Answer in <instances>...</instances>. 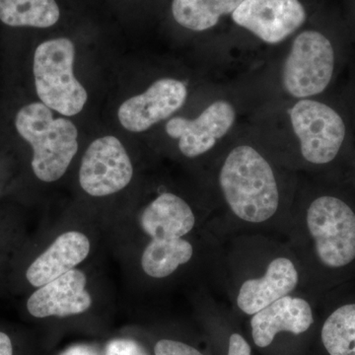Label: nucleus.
I'll use <instances>...</instances> for the list:
<instances>
[{
    "instance_id": "nucleus-4",
    "label": "nucleus",
    "mask_w": 355,
    "mask_h": 355,
    "mask_svg": "<svg viewBox=\"0 0 355 355\" xmlns=\"http://www.w3.org/2000/svg\"><path fill=\"white\" fill-rule=\"evenodd\" d=\"M304 227L317 260L326 268H343L355 260V214L340 198L313 200L305 210Z\"/></svg>"
},
{
    "instance_id": "nucleus-18",
    "label": "nucleus",
    "mask_w": 355,
    "mask_h": 355,
    "mask_svg": "<svg viewBox=\"0 0 355 355\" xmlns=\"http://www.w3.org/2000/svg\"><path fill=\"white\" fill-rule=\"evenodd\" d=\"M55 0H0V20L11 27H51L60 19Z\"/></svg>"
},
{
    "instance_id": "nucleus-1",
    "label": "nucleus",
    "mask_w": 355,
    "mask_h": 355,
    "mask_svg": "<svg viewBox=\"0 0 355 355\" xmlns=\"http://www.w3.org/2000/svg\"><path fill=\"white\" fill-rule=\"evenodd\" d=\"M217 180L226 209L243 224L263 225L275 220L284 207L277 166L253 144L233 146L222 160Z\"/></svg>"
},
{
    "instance_id": "nucleus-13",
    "label": "nucleus",
    "mask_w": 355,
    "mask_h": 355,
    "mask_svg": "<svg viewBox=\"0 0 355 355\" xmlns=\"http://www.w3.org/2000/svg\"><path fill=\"white\" fill-rule=\"evenodd\" d=\"M314 323L312 307L306 299L289 295L259 311L251 319L252 336L261 349L270 347L279 333L301 335Z\"/></svg>"
},
{
    "instance_id": "nucleus-7",
    "label": "nucleus",
    "mask_w": 355,
    "mask_h": 355,
    "mask_svg": "<svg viewBox=\"0 0 355 355\" xmlns=\"http://www.w3.org/2000/svg\"><path fill=\"white\" fill-rule=\"evenodd\" d=\"M133 168L130 156L116 137L94 140L84 153L79 183L92 197H107L118 193L132 181Z\"/></svg>"
},
{
    "instance_id": "nucleus-9",
    "label": "nucleus",
    "mask_w": 355,
    "mask_h": 355,
    "mask_svg": "<svg viewBox=\"0 0 355 355\" xmlns=\"http://www.w3.org/2000/svg\"><path fill=\"white\" fill-rule=\"evenodd\" d=\"M231 15L236 25L270 44L289 38L307 18L300 0H243Z\"/></svg>"
},
{
    "instance_id": "nucleus-2",
    "label": "nucleus",
    "mask_w": 355,
    "mask_h": 355,
    "mask_svg": "<svg viewBox=\"0 0 355 355\" xmlns=\"http://www.w3.org/2000/svg\"><path fill=\"white\" fill-rule=\"evenodd\" d=\"M18 133L33 147L34 174L46 183L58 181L78 150V132L67 119H53L43 103H32L16 114Z\"/></svg>"
},
{
    "instance_id": "nucleus-20",
    "label": "nucleus",
    "mask_w": 355,
    "mask_h": 355,
    "mask_svg": "<svg viewBox=\"0 0 355 355\" xmlns=\"http://www.w3.org/2000/svg\"><path fill=\"white\" fill-rule=\"evenodd\" d=\"M153 350L154 355H205L188 343L170 338L158 340Z\"/></svg>"
},
{
    "instance_id": "nucleus-19",
    "label": "nucleus",
    "mask_w": 355,
    "mask_h": 355,
    "mask_svg": "<svg viewBox=\"0 0 355 355\" xmlns=\"http://www.w3.org/2000/svg\"><path fill=\"white\" fill-rule=\"evenodd\" d=\"M322 342L330 355H355V304L334 311L322 328Z\"/></svg>"
},
{
    "instance_id": "nucleus-3",
    "label": "nucleus",
    "mask_w": 355,
    "mask_h": 355,
    "mask_svg": "<svg viewBox=\"0 0 355 355\" xmlns=\"http://www.w3.org/2000/svg\"><path fill=\"white\" fill-rule=\"evenodd\" d=\"M76 46L70 40L44 42L34 55L35 85L43 104L64 116L83 111L88 95L73 74Z\"/></svg>"
},
{
    "instance_id": "nucleus-8",
    "label": "nucleus",
    "mask_w": 355,
    "mask_h": 355,
    "mask_svg": "<svg viewBox=\"0 0 355 355\" xmlns=\"http://www.w3.org/2000/svg\"><path fill=\"white\" fill-rule=\"evenodd\" d=\"M237 121V110L228 100H216L196 119L176 116L166 123V132L178 139L184 156L197 158L209 153L231 132Z\"/></svg>"
},
{
    "instance_id": "nucleus-16",
    "label": "nucleus",
    "mask_w": 355,
    "mask_h": 355,
    "mask_svg": "<svg viewBox=\"0 0 355 355\" xmlns=\"http://www.w3.org/2000/svg\"><path fill=\"white\" fill-rule=\"evenodd\" d=\"M193 244L184 238L151 239L141 256V268L153 279H165L191 260Z\"/></svg>"
},
{
    "instance_id": "nucleus-14",
    "label": "nucleus",
    "mask_w": 355,
    "mask_h": 355,
    "mask_svg": "<svg viewBox=\"0 0 355 355\" xmlns=\"http://www.w3.org/2000/svg\"><path fill=\"white\" fill-rule=\"evenodd\" d=\"M91 245L87 236L78 231H67L58 236L43 254L33 261L26 272V277L34 287H41L86 260Z\"/></svg>"
},
{
    "instance_id": "nucleus-12",
    "label": "nucleus",
    "mask_w": 355,
    "mask_h": 355,
    "mask_svg": "<svg viewBox=\"0 0 355 355\" xmlns=\"http://www.w3.org/2000/svg\"><path fill=\"white\" fill-rule=\"evenodd\" d=\"M300 282V272L295 261L286 256L272 259L260 277L245 280L238 291V308L248 316L279 299L289 295Z\"/></svg>"
},
{
    "instance_id": "nucleus-23",
    "label": "nucleus",
    "mask_w": 355,
    "mask_h": 355,
    "mask_svg": "<svg viewBox=\"0 0 355 355\" xmlns=\"http://www.w3.org/2000/svg\"><path fill=\"white\" fill-rule=\"evenodd\" d=\"M13 343L7 334L0 331V355H13Z\"/></svg>"
},
{
    "instance_id": "nucleus-17",
    "label": "nucleus",
    "mask_w": 355,
    "mask_h": 355,
    "mask_svg": "<svg viewBox=\"0 0 355 355\" xmlns=\"http://www.w3.org/2000/svg\"><path fill=\"white\" fill-rule=\"evenodd\" d=\"M243 0H173V17L191 31L202 32L218 24L222 16L234 12Z\"/></svg>"
},
{
    "instance_id": "nucleus-10",
    "label": "nucleus",
    "mask_w": 355,
    "mask_h": 355,
    "mask_svg": "<svg viewBox=\"0 0 355 355\" xmlns=\"http://www.w3.org/2000/svg\"><path fill=\"white\" fill-rule=\"evenodd\" d=\"M188 94V88L183 81L159 79L146 92L133 96L121 105L119 121L130 132H146L181 109Z\"/></svg>"
},
{
    "instance_id": "nucleus-15",
    "label": "nucleus",
    "mask_w": 355,
    "mask_h": 355,
    "mask_svg": "<svg viewBox=\"0 0 355 355\" xmlns=\"http://www.w3.org/2000/svg\"><path fill=\"white\" fill-rule=\"evenodd\" d=\"M139 223L151 239H176L190 234L197 218L183 198L173 193H163L144 209Z\"/></svg>"
},
{
    "instance_id": "nucleus-24",
    "label": "nucleus",
    "mask_w": 355,
    "mask_h": 355,
    "mask_svg": "<svg viewBox=\"0 0 355 355\" xmlns=\"http://www.w3.org/2000/svg\"><path fill=\"white\" fill-rule=\"evenodd\" d=\"M64 355H92L91 354L90 350L88 349H83V347H78V349H74L69 350L67 354ZM95 355V354H94Z\"/></svg>"
},
{
    "instance_id": "nucleus-21",
    "label": "nucleus",
    "mask_w": 355,
    "mask_h": 355,
    "mask_svg": "<svg viewBox=\"0 0 355 355\" xmlns=\"http://www.w3.org/2000/svg\"><path fill=\"white\" fill-rule=\"evenodd\" d=\"M105 355H148L139 343L125 338L112 340L107 345Z\"/></svg>"
},
{
    "instance_id": "nucleus-22",
    "label": "nucleus",
    "mask_w": 355,
    "mask_h": 355,
    "mask_svg": "<svg viewBox=\"0 0 355 355\" xmlns=\"http://www.w3.org/2000/svg\"><path fill=\"white\" fill-rule=\"evenodd\" d=\"M251 347L240 334L230 336L227 355H251Z\"/></svg>"
},
{
    "instance_id": "nucleus-6",
    "label": "nucleus",
    "mask_w": 355,
    "mask_h": 355,
    "mask_svg": "<svg viewBox=\"0 0 355 355\" xmlns=\"http://www.w3.org/2000/svg\"><path fill=\"white\" fill-rule=\"evenodd\" d=\"M287 119L301 159L310 165H326L340 153L347 135L342 116L323 102L295 100Z\"/></svg>"
},
{
    "instance_id": "nucleus-5",
    "label": "nucleus",
    "mask_w": 355,
    "mask_h": 355,
    "mask_svg": "<svg viewBox=\"0 0 355 355\" xmlns=\"http://www.w3.org/2000/svg\"><path fill=\"white\" fill-rule=\"evenodd\" d=\"M335 64L330 40L316 30H305L292 41L280 69V84L292 99H310L330 85Z\"/></svg>"
},
{
    "instance_id": "nucleus-11",
    "label": "nucleus",
    "mask_w": 355,
    "mask_h": 355,
    "mask_svg": "<svg viewBox=\"0 0 355 355\" xmlns=\"http://www.w3.org/2000/svg\"><path fill=\"white\" fill-rule=\"evenodd\" d=\"M86 284L87 277L83 272L70 270L39 287L28 300V312L38 319L83 314L92 306V297L86 289Z\"/></svg>"
}]
</instances>
